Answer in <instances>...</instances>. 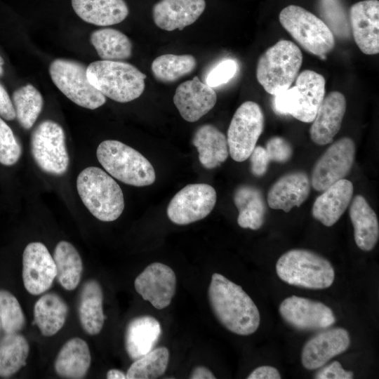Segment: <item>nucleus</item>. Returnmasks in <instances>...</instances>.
<instances>
[{
  "mask_svg": "<svg viewBox=\"0 0 379 379\" xmlns=\"http://www.w3.org/2000/svg\"><path fill=\"white\" fill-rule=\"evenodd\" d=\"M103 292L100 284L94 279L86 281L81 288L79 301V317L84 331L98 334L104 325Z\"/></svg>",
  "mask_w": 379,
  "mask_h": 379,
  "instance_id": "obj_29",
  "label": "nucleus"
},
{
  "mask_svg": "<svg viewBox=\"0 0 379 379\" xmlns=\"http://www.w3.org/2000/svg\"><path fill=\"white\" fill-rule=\"evenodd\" d=\"M217 95L214 89L201 81L198 77L180 84L175 90L173 102L181 117L194 122L215 106Z\"/></svg>",
  "mask_w": 379,
  "mask_h": 379,
  "instance_id": "obj_18",
  "label": "nucleus"
},
{
  "mask_svg": "<svg viewBox=\"0 0 379 379\" xmlns=\"http://www.w3.org/2000/svg\"><path fill=\"white\" fill-rule=\"evenodd\" d=\"M1 322H0V328H1Z\"/></svg>",
  "mask_w": 379,
  "mask_h": 379,
  "instance_id": "obj_51",
  "label": "nucleus"
},
{
  "mask_svg": "<svg viewBox=\"0 0 379 379\" xmlns=\"http://www.w3.org/2000/svg\"><path fill=\"white\" fill-rule=\"evenodd\" d=\"M192 379H215V376L212 371L204 366H198L193 368L190 375Z\"/></svg>",
  "mask_w": 379,
  "mask_h": 379,
  "instance_id": "obj_48",
  "label": "nucleus"
},
{
  "mask_svg": "<svg viewBox=\"0 0 379 379\" xmlns=\"http://www.w3.org/2000/svg\"><path fill=\"white\" fill-rule=\"evenodd\" d=\"M3 65H4V60L0 55V76H1L4 74Z\"/></svg>",
  "mask_w": 379,
  "mask_h": 379,
  "instance_id": "obj_50",
  "label": "nucleus"
},
{
  "mask_svg": "<svg viewBox=\"0 0 379 379\" xmlns=\"http://www.w3.org/2000/svg\"><path fill=\"white\" fill-rule=\"evenodd\" d=\"M211 310L229 331L239 335L255 333L260 325L259 310L241 286L219 273H214L208 291Z\"/></svg>",
  "mask_w": 379,
  "mask_h": 379,
  "instance_id": "obj_1",
  "label": "nucleus"
},
{
  "mask_svg": "<svg viewBox=\"0 0 379 379\" xmlns=\"http://www.w3.org/2000/svg\"><path fill=\"white\" fill-rule=\"evenodd\" d=\"M321 8L332 32H335L340 37L349 36L348 22L339 0H321Z\"/></svg>",
  "mask_w": 379,
  "mask_h": 379,
  "instance_id": "obj_40",
  "label": "nucleus"
},
{
  "mask_svg": "<svg viewBox=\"0 0 379 379\" xmlns=\"http://www.w3.org/2000/svg\"><path fill=\"white\" fill-rule=\"evenodd\" d=\"M176 276L169 266L153 262L138 275L134 287L143 300L158 310L167 307L175 293Z\"/></svg>",
  "mask_w": 379,
  "mask_h": 379,
  "instance_id": "obj_14",
  "label": "nucleus"
},
{
  "mask_svg": "<svg viewBox=\"0 0 379 379\" xmlns=\"http://www.w3.org/2000/svg\"><path fill=\"white\" fill-rule=\"evenodd\" d=\"M343 93L332 91L324 97L310 129L312 140L319 145L331 143L341 128L346 111Z\"/></svg>",
  "mask_w": 379,
  "mask_h": 379,
  "instance_id": "obj_19",
  "label": "nucleus"
},
{
  "mask_svg": "<svg viewBox=\"0 0 379 379\" xmlns=\"http://www.w3.org/2000/svg\"><path fill=\"white\" fill-rule=\"evenodd\" d=\"M237 71V63L232 59L222 60L213 67L206 78V84L214 88L227 83Z\"/></svg>",
  "mask_w": 379,
  "mask_h": 379,
  "instance_id": "obj_41",
  "label": "nucleus"
},
{
  "mask_svg": "<svg viewBox=\"0 0 379 379\" xmlns=\"http://www.w3.org/2000/svg\"><path fill=\"white\" fill-rule=\"evenodd\" d=\"M90 39L103 60L121 61L132 55L131 41L117 29L102 28L95 30L91 33Z\"/></svg>",
  "mask_w": 379,
  "mask_h": 379,
  "instance_id": "obj_33",
  "label": "nucleus"
},
{
  "mask_svg": "<svg viewBox=\"0 0 379 379\" xmlns=\"http://www.w3.org/2000/svg\"><path fill=\"white\" fill-rule=\"evenodd\" d=\"M196 66L197 60L192 55L164 54L153 60L151 69L157 80L170 83L192 73Z\"/></svg>",
  "mask_w": 379,
  "mask_h": 379,
  "instance_id": "obj_35",
  "label": "nucleus"
},
{
  "mask_svg": "<svg viewBox=\"0 0 379 379\" xmlns=\"http://www.w3.org/2000/svg\"><path fill=\"white\" fill-rule=\"evenodd\" d=\"M302 63V54L298 46L280 40L258 58L257 80L267 93L275 95L291 87Z\"/></svg>",
  "mask_w": 379,
  "mask_h": 379,
  "instance_id": "obj_5",
  "label": "nucleus"
},
{
  "mask_svg": "<svg viewBox=\"0 0 379 379\" xmlns=\"http://www.w3.org/2000/svg\"><path fill=\"white\" fill-rule=\"evenodd\" d=\"M0 117L7 121H12L16 118V114L12 100L10 98L6 90L1 83Z\"/></svg>",
  "mask_w": 379,
  "mask_h": 379,
  "instance_id": "obj_46",
  "label": "nucleus"
},
{
  "mask_svg": "<svg viewBox=\"0 0 379 379\" xmlns=\"http://www.w3.org/2000/svg\"><path fill=\"white\" fill-rule=\"evenodd\" d=\"M72 6L81 19L98 26L120 23L129 12L124 0H72Z\"/></svg>",
  "mask_w": 379,
  "mask_h": 379,
  "instance_id": "obj_26",
  "label": "nucleus"
},
{
  "mask_svg": "<svg viewBox=\"0 0 379 379\" xmlns=\"http://www.w3.org/2000/svg\"><path fill=\"white\" fill-rule=\"evenodd\" d=\"M0 322L5 333H19L25 326V317L20 302L4 289H0Z\"/></svg>",
  "mask_w": 379,
  "mask_h": 379,
  "instance_id": "obj_38",
  "label": "nucleus"
},
{
  "mask_svg": "<svg viewBox=\"0 0 379 379\" xmlns=\"http://www.w3.org/2000/svg\"><path fill=\"white\" fill-rule=\"evenodd\" d=\"M106 377L108 379H125L126 375L120 370L110 369L107 371Z\"/></svg>",
  "mask_w": 379,
  "mask_h": 379,
  "instance_id": "obj_49",
  "label": "nucleus"
},
{
  "mask_svg": "<svg viewBox=\"0 0 379 379\" xmlns=\"http://www.w3.org/2000/svg\"><path fill=\"white\" fill-rule=\"evenodd\" d=\"M68 314V306L59 295L47 293L35 302L34 320L44 336L56 334L64 326Z\"/></svg>",
  "mask_w": 379,
  "mask_h": 379,
  "instance_id": "obj_31",
  "label": "nucleus"
},
{
  "mask_svg": "<svg viewBox=\"0 0 379 379\" xmlns=\"http://www.w3.org/2000/svg\"><path fill=\"white\" fill-rule=\"evenodd\" d=\"M273 107L275 112L282 115H291L295 112L300 93L294 86L274 95Z\"/></svg>",
  "mask_w": 379,
  "mask_h": 379,
  "instance_id": "obj_42",
  "label": "nucleus"
},
{
  "mask_svg": "<svg viewBox=\"0 0 379 379\" xmlns=\"http://www.w3.org/2000/svg\"><path fill=\"white\" fill-rule=\"evenodd\" d=\"M264 114L253 101L243 102L234 112L227 130L229 154L235 161L246 160L264 128Z\"/></svg>",
  "mask_w": 379,
  "mask_h": 379,
  "instance_id": "obj_10",
  "label": "nucleus"
},
{
  "mask_svg": "<svg viewBox=\"0 0 379 379\" xmlns=\"http://www.w3.org/2000/svg\"><path fill=\"white\" fill-rule=\"evenodd\" d=\"M349 333L343 328H326L304 345L301 362L307 370H315L330 359L345 352L350 347Z\"/></svg>",
  "mask_w": 379,
  "mask_h": 379,
  "instance_id": "obj_16",
  "label": "nucleus"
},
{
  "mask_svg": "<svg viewBox=\"0 0 379 379\" xmlns=\"http://www.w3.org/2000/svg\"><path fill=\"white\" fill-rule=\"evenodd\" d=\"M22 148L12 129L0 117V164L12 166L20 158Z\"/></svg>",
  "mask_w": 379,
  "mask_h": 379,
  "instance_id": "obj_39",
  "label": "nucleus"
},
{
  "mask_svg": "<svg viewBox=\"0 0 379 379\" xmlns=\"http://www.w3.org/2000/svg\"><path fill=\"white\" fill-rule=\"evenodd\" d=\"M353 192L352 182L344 178L327 187L314 202L312 210L314 218L326 227L333 225L347 208Z\"/></svg>",
  "mask_w": 379,
  "mask_h": 379,
  "instance_id": "obj_22",
  "label": "nucleus"
},
{
  "mask_svg": "<svg viewBox=\"0 0 379 379\" xmlns=\"http://www.w3.org/2000/svg\"><path fill=\"white\" fill-rule=\"evenodd\" d=\"M33 159L44 172L62 175L68 169L69 158L63 128L55 121L45 120L33 131L30 140Z\"/></svg>",
  "mask_w": 379,
  "mask_h": 379,
  "instance_id": "obj_9",
  "label": "nucleus"
},
{
  "mask_svg": "<svg viewBox=\"0 0 379 379\" xmlns=\"http://www.w3.org/2000/svg\"><path fill=\"white\" fill-rule=\"evenodd\" d=\"M352 371H346L338 361H333L327 366H324L314 375L316 379H352Z\"/></svg>",
  "mask_w": 379,
  "mask_h": 379,
  "instance_id": "obj_45",
  "label": "nucleus"
},
{
  "mask_svg": "<svg viewBox=\"0 0 379 379\" xmlns=\"http://www.w3.org/2000/svg\"><path fill=\"white\" fill-rule=\"evenodd\" d=\"M12 102L20 125L26 130L31 128L43 108L40 92L32 84H27L13 93Z\"/></svg>",
  "mask_w": 379,
  "mask_h": 379,
  "instance_id": "obj_36",
  "label": "nucleus"
},
{
  "mask_svg": "<svg viewBox=\"0 0 379 379\" xmlns=\"http://www.w3.org/2000/svg\"><path fill=\"white\" fill-rule=\"evenodd\" d=\"M162 333L159 321L152 316L133 318L128 324L125 332V349L132 360H135L152 350Z\"/></svg>",
  "mask_w": 379,
  "mask_h": 379,
  "instance_id": "obj_23",
  "label": "nucleus"
},
{
  "mask_svg": "<svg viewBox=\"0 0 379 379\" xmlns=\"http://www.w3.org/2000/svg\"><path fill=\"white\" fill-rule=\"evenodd\" d=\"M86 66L77 61L55 59L50 65L49 73L57 88L79 106L95 109L106 102V97L87 78Z\"/></svg>",
  "mask_w": 379,
  "mask_h": 379,
  "instance_id": "obj_8",
  "label": "nucleus"
},
{
  "mask_svg": "<svg viewBox=\"0 0 379 379\" xmlns=\"http://www.w3.org/2000/svg\"><path fill=\"white\" fill-rule=\"evenodd\" d=\"M192 143L197 148L200 163L208 169L220 166L229 155L226 136L212 124L199 127Z\"/></svg>",
  "mask_w": 379,
  "mask_h": 379,
  "instance_id": "obj_28",
  "label": "nucleus"
},
{
  "mask_svg": "<svg viewBox=\"0 0 379 379\" xmlns=\"http://www.w3.org/2000/svg\"><path fill=\"white\" fill-rule=\"evenodd\" d=\"M265 149L270 161L284 163L292 157L293 148L288 140L280 136L268 140Z\"/></svg>",
  "mask_w": 379,
  "mask_h": 379,
  "instance_id": "obj_43",
  "label": "nucleus"
},
{
  "mask_svg": "<svg viewBox=\"0 0 379 379\" xmlns=\"http://www.w3.org/2000/svg\"><path fill=\"white\" fill-rule=\"evenodd\" d=\"M55 277V264L46 246L41 242L27 244L22 255V280L27 292L34 295L46 292Z\"/></svg>",
  "mask_w": 379,
  "mask_h": 379,
  "instance_id": "obj_15",
  "label": "nucleus"
},
{
  "mask_svg": "<svg viewBox=\"0 0 379 379\" xmlns=\"http://www.w3.org/2000/svg\"><path fill=\"white\" fill-rule=\"evenodd\" d=\"M29 345L19 333H5L0 341V376L8 378L25 366Z\"/></svg>",
  "mask_w": 379,
  "mask_h": 379,
  "instance_id": "obj_34",
  "label": "nucleus"
},
{
  "mask_svg": "<svg viewBox=\"0 0 379 379\" xmlns=\"http://www.w3.org/2000/svg\"><path fill=\"white\" fill-rule=\"evenodd\" d=\"M87 78L96 89L119 102L139 98L145 90L146 75L122 61L98 60L86 68Z\"/></svg>",
  "mask_w": 379,
  "mask_h": 379,
  "instance_id": "obj_3",
  "label": "nucleus"
},
{
  "mask_svg": "<svg viewBox=\"0 0 379 379\" xmlns=\"http://www.w3.org/2000/svg\"><path fill=\"white\" fill-rule=\"evenodd\" d=\"M295 79V86L299 91L300 97L292 117L302 122H312L325 97V79L316 72L306 69Z\"/></svg>",
  "mask_w": 379,
  "mask_h": 379,
  "instance_id": "obj_24",
  "label": "nucleus"
},
{
  "mask_svg": "<svg viewBox=\"0 0 379 379\" xmlns=\"http://www.w3.org/2000/svg\"><path fill=\"white\" fill-rule=\"evenodd\" d=\"M283 319L300 331H316L331 327L335 322L332 310L321 302L291 295L280 304Z\"/></svg>",
  "mask_w": 379,
  "mask_h": 379,
  "instance_id": "obj_13",
  "label": "nucleus"
},
{
  "mask_svg": "<svg viewBox=\"0 0 379 379\" xmlns=\"http://www.w3.org/2000/svg\"><path fill=\"white\" fill-rule=\"evenodd\" d=\"M251 173L257 177L264 175L270 162L265 148L255 146L249 156Z\"/></svg>",
  "mask_w": 379,
  "mask_h": 379,
  "instance_id": "obj_44",
  "label": "nucleus"
},
{
  "mask_svg": "<svg viewBox=\"0 0 379 379\" xmlns=\"http://www.w3.org/2000/svg\"><path fill=\"white\" fill-rule=\"evenodd\" d=\"M205 8V0H160L153 6V20L161 29L182 30L194 23Z\"/></svg>",
  "mask_w": 379,
  "mask_h": 379,
  "instance_id": "obj_20",
  "label": "nucleus"
},
{
  "mask_svg": "<svg viewBox=\"0 0 379 379\" xmlns=\"http://www.w3.org/2000/svg\"><path fill=\"white\" fill-rule=\"evenodd\" d=\"M234 202L239 211L237 223L242 228L260 229L265 221L266 204L261 191L251 185H241L234 192Z\"/></svg>",
  "mask_w": 379,
  "mask_h": 379,
  "instance_id": "obj_30",
  "label": "nucleus"
},
{
  "mask_svg": "<svg viewBox=\"0 0 379 379\" xmlns=\"http://www.w3.org/2000/svg\"><path fill=\"white\" fill-rule=\"evenodd\" d=\"M279 22L307 52L324 59L335 46L333 33L326 23L305 8L289 5L279 13Z\"/></svg>",
  "mask_w": 379,
  "mask_h": 379,
  "instance_id": "obj_7",
  "label": "nucleus"
},
{
  "mask_svg": "<svg viewBox=\"0 0 379 379\" xmlns=\"http://www.w3.org/2000/svg\"><path fill=\"white\" fill-rule=\"evenodd\" d=\"M53 260L57 281L67 291H73L79 285L83 272L81 256L75 247L67 241L56 245Z\"/></svg>",
  "mask_w": 379,
  "mask_h": 379,
  "instance_id": "obj_32",
  "label": "nucleus"
},
{
  "mask_svg": "<svg viewBox=\"0 0 379 379\" xmlns=\"http://www.w3.org/2000/svg\"><path fill=\"white\" fill-rule=\"evenodd\" d=\"M77 189L85 206L97 219L111 222L121 215L124 209L122 190L101 168H84L77 177Z\"/></svg>",
  "mask_w": 379,
  "mask_h": 379,
  "instance_id": "obj_2",
  "label": "nucleus"
},
{
  "mask_svg": "<svg viewBox=\"0 0 379 379\" xmlns=\"http://www.w3.org/2000/svg\"><path fill=\"white\" fill-rule=\"evenodd\" d=\"M216 199V192L210 185L190 184L172 198L167 215L176 225H188L206 218L213 209Z\"/></svg>",
  "mask_w": 379,
  "mask_h": 379,
  "instance_id": "obj_11",
  "label": "nucleus"
},
{
  "mask_svg": "<svg viewBox=\"0 0 379 379\" xmlns=\"http://www.w3.org/2000/svg\"><path fill=\"white\" fill-rule=\"evenodd\" d=\"M350 22L354 41L362 53L379 52V1L364 0L350 8Z\"/></svg>",
  "mask_w": 379,
  "mask_h": 379,
  "instance_id": "obj_17",
  "label": "nucleus"
},
{
  "mask_svg": "<svg viewBox=\"0 0 379 379\" xmlns=\"http://www.w3.org/2000/svg\"><path fill=\"white\" fill-rule=\"evenodd\" d=\"M169 351L166 347L154 348L134 360L126 373L128 379H154L164 374L169 361Z\"/></svg>",
  "mask_w": 379,
  "mask_h": 379,
  "instance_id": "obj_37",
  "label": "nucleus"
},
{
  "mask_svg": "<svg viewBox=\"0 0 379 379\" xmlns=\"http://www.w3.org/2000/svg\"><path fill=\"white\" fill-rule=\"evenodd\" d=\"M96 155L107 173L126 185L144 187L155 181L151 163L139 152L120 141H102L97 148Z\"/></svg>",
  "mask_w": 379,
  "mask_h": 379,
  "instance_id": "obj_6",
  "label": "nucleus"
},
{
  "mask_svg": "<svg viewBox=\"0 0 379 379\" xmlns=\"http://www.w3.org/2000/svg\"><path fill=\"white\" fill-rule=\"evenodd\" d=\"M311 182L307 173L295 171L279 178L268 191L267 201L272 209L289 212L294 206L299 207L307 199Z\"/></svg>",
  "mask_w": 379,
  "mask_h": 379,
  "instance_id": "obj_21",
  "label": "nucleus"
},
{
  "mask_svg": "<svg viewBox=\"0 0 379 379\" xmlns=\"http://www.w3.org/2000/svg\"><path fill=\"white\" fill-rule=\"evenodd\" d=\"M355 157L354 141L345 137L335 141L317 161L311 176V185L319 192L343 179L350 172Z\"/></svg>",
  "mask_w": 379,
  "mask_h": 379,
  "instance_id": "obj_12",
  "label": "nucleus"
},
{
  "mask_svg": "<svg viewBox=\"0 0 379 379\" xmlns=\"http://www.w3.org/2000/svg\"><path fill=\"white\" fill-rule=\"evenodd\" d=\"M349 213L357 246L362 251H371L379 238V223L375 211L362 195L357 194L351 202Z\"/></svg>",
  "mask_w": 379,
  "mask_h": 379,
  "instance_id": "obj_25",
  "label": "nucleus"
},
{
  "mask_svg": "<svg viewBox=\"0 0 379 379\" xmlns=\"http://www.w3.org/2000/svg\"><path fill=\"white\" fill-rule=\"evenodd\" d=\"M276 272L288 284L310 289L327 288L335 279L331 263L307 249H291L284 253L277 262Z\"/></svg>",
  "mask_w": 379,
  "mask_h": 379,
  "instance_id": "obj_4",
  "label": "nucleus"
},
{
  "mask_svg": "<svg viewBox=\"0 0 379 379\" xmlns=\"http://www.w3.org/2000/svg\"><path fill=\"white\" fill-rule=\"evenodd\" d=\"M91 357L85 340L73 338L61 347L54 363L55 372L65 378H83L91 366Z\"/></svg>",
  "mask_w": 379,
  "mask_h": 379,
  "instance_id": "obj_27",
  "label": "nucleus"
},
{
  "mask_svg": "<svg viewBox=\"0 0 379 379\" xmlns=\"http://www.w3.org/2000/svg\"><path fill=\"white\" fill-rule=\"evenodd\" d=\"M248 379H280L279 371L271 366H261L255 368L247 377Z\"/></svg>",
  "mask_w": 379,
  "mask_h": 379,
  "instance_id": "obj_47",
  "label": "nucleus"
}]
</instances>
